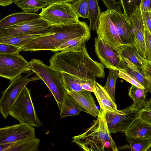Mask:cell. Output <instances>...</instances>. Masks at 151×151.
<instances>
[{"instance_id":"cell-1","label":"cell","mask_w":151,"mask_h":151,"mask_svg":"<svg viewBox=\"0 0 151 151\" xmlns=\"http://www.w3.org/2000/svg\"><path fill=\"white\" fill-rule=\"evenodd\" d=\"M49 62L50 66L56 70L81 79L105 77L104 66L90 57L85 44L76 50L56 52Z\"/></svg>"},{"instance_id":"cell-2","label":"cell","mask_w":151,"mask_h":151,"mask_svg":"<svg viewBox=\"0 0 151 151\" xmlns=\"http://www.w3.org/2000/svg\"><path fill=\"white\" fill-rule=\"evenodd\" d=\"M52 33L28 42L20 47V51L50 50L54 52L65 42L83 36H91L89 26L84 21L51 27Z\"/></svg>"},{"instance_id":"cell-3","label":"cell","mask_w":151,"mask_h":151,"mask_svg":"<svg viewBox=\"0 0 151 151\" xmlns=\"http://www.w3.org/2000/svg\"><path fill=\"white\" fill-rule=\"evenodd\" d=\"M99 113L91 126L83 133L73 137L72 142L86 151H104L106 144L113 151H118L109 131L106 117V111L100 109Z\"/></svg>"},{"instance_id":"cell-4","label":"cell","mask_w":151,"mask_h":151,"mask_svg":"<svg viewBox=\"0 0 151 151\" xmlns=\"http://www.w3.org/2000/svg\"><path fill=\"white\" fill-rule=\"evenodd\" d=\"M29 62L31 71L37 75L46 85L55 100L60 111L67 92L63 82L61 73L38 59H32Z\"/></svg>"},{"instance_id":"cell-5","label":"cell","mask_w":151,"mask_h":151,"mask_svg":"<svg viewBox=\"0 0 151 151\" xmlns=\"http://www.w3.org/2000/svg\"><path fill=\"white\" fill-rule=\"evenodd\" d=\"M9 115L19 123L33 127L43 125L37 114L32 100L31 90L25 86L10 110Z\"/></svg>"},{"instance_id":"cell-6","label":"cell","mask_w":151,"mask_h":151,"mask_svg":"<svg viewBox=\"0 0 151 151\" xmlns=\"http://www.w3.org/2000/svg\"><path fill=\"white\" fill-rule=\"evenodd\" d=\"M34 73L32 71L24 76L19 75L10 81L9 85L3 92L0 99V112L4 119L7 118L13 105L27 85L41 80L37 74L30 77Z\"/></svg>"},{"instance_id":"cell-7","label":"cell","mask_w":151,"mask_h":151,"mask_svg":"<svg viewBox=\"0 0 151 151\" xmlns=\"http://www.w3.org/2000/svg\"><path fill=\"white\" fill-rule=\"evenodd\" d=\"M40 17L52 26L66 24L78 21L79 17L70 3H56L42 9Z\"/></svg>"},{"instance_id":"cell-8","label":"cell","mask_w":151,"mask_h":151,"mask_svg":"<svg viewBox=\"0 0 151 151\" xmlns=\"http://www.w3.org/2000/svg\"><path fill=\"white\" fill-rule=\"evenodd\" d=\"M29 62L18 52L0 54V76L10 81L22 73L30 71Z\"/></svg>"},{"instance_id":"cell-9","label":"cell","mask_w":151,"mask_h":151,"mask_svg":"<svg viewBox=\"0 0 151 151\" xmlns=\"http://www.w3.org/2000/svg\"><path fill=\"white\" fill-rule=\"evenodd\" d=\"M96 53L104 65L109 69L124 70V63L116 48L99 37L95 39Z\"/></svg>"},{"instance_id":"cell-10","label":"cell","mask_w":151,"mask_h":151,"mask_svg":"<svg viewBox=\"0 0 151 151\" xmlns=\"http://www.w3.org/2000/svg\"><path fill=\"white\" fill-rule=\"evenodd\" d=\"M139 111H132L129 106L117 112L106 111V119L110 133H124L139 118Z\"/></svg>"},{"instance_id":"cell-11","label":"cell","mask_w":151,"mask_h":151,"mask_svg":"<svg viewBox=\"0 0 151 151\" xmlns=\"http://www.w3.org/2000/svg\"><path fill=\"white\" fill-rule=\"evenodd\" d=\"M52 26L41 17L21 22L0 30V38L6 39L25 33L46 29Z\"/></svg>"},{"instance_id":"cell-12","label":"cell","mask_w":151,"mask_h":151,"mask_svg":"<svg viewBox=\"0 0 151 151\" xmlns=\"http://www.w3.org/2000/svg\"><path fill=\"white\" fill-rule=\"evenodd\" d=\"M35 129L19 123L0 129V144H5L36 137Z\"/></svg>"},{"instance_id":"cell-13","label":"cell","mask_w":151,"mask_h":151,"mask_svg":"<svg viewBox=\"0 0 151 151\" xmlns=\"http://www.w3.org/2000/svg\"><path fill=\"white\" fill-rule=\"evenodd\" d=\"M96 32L98 37L105 40L115 47L122 44L112 21L109 9L101 13Z\"/></svg>"},{"instance_id":"cell-14","label":"cell","mask_w":151,"mask_h":151,"mask_svg":"<svg viewBox=\"0 0 151 151\" xmlns=\"http://www.w3.org/2000/svg\"><path fill=\"white\" fill-rule=\"evenodd\" d=\"M129 22L133 43L139 53L146 59L144 24L140 8L131 17Z\"/></svg>"},{"instance_id":"cell-15","label":"cell","mask_w":151,"mask_h":151,"mask_svg":"<svg viewBox=\"0 0 151 151\" xmlns=\"http://www.w3.org/2000/svg\"><path fill=\"white\" fill-rule=\"evenodd\" d=\"M112 21L123 44H133L131 35V26L124 15L117 12L110 10Z\"/></svg>"},{"instance_id":"cell-16","label":"cell","mask_w":151,"mask_h":151,"mask_svg":"<svg viewBox=\"0 0 151 151\" xmlns=\"http://www.w3.org/2000/svg\"><path fill=\"white\" fill-rule=\"evenodd\" d=\"M67 93L73 98L87 113L95 118L97 117L100 110L97 107L91 92L84 90L78 92L67 91Z\"/></svg>"},{"instance_id":"cell-17","label":"cell","mask_w":151,"mask_h":151,"mask_svg":"<svg viewBox=\"0 0 151 151\" xmlns=\"http://www.w3.org/2000/svg\"><path fill=\"white\" fill-rule=\"evenodd\" d=\"M40 140L36 137L12 143L0 144V151H38Z\"/></svg>"},{"instance_id":"cell-18","label":"cell","mask_w":151,"mask_h":151,"mask_svg":"<svg viewBox=\"0 0 151 151\" xmlns=\"http://www.w3.org/2000/svg\"><path fill=\"white\" fill-rule=\"evenodd\" d=\"M99 103L100 108L104 111L119 112L117 105L108 93L102 86L96 81L93 92Z\"/></svg>"},{"instance_id":"cell-19","label":"cell","mask_w":151,"mask_h":151,"mask_svg":"<svg viewBox=\"0 0 151 151\" xmlns=\"http://www.w3.org/2000/svg\"><path fill=\"white\" fill-rule=\"evenodd\" d=\"M52 33L50 27L46 29L40 31L22 34L8 38H0V43H8L21 47L28 42L35 38L49 35Z\"/></svg>"},{"instance_id":"cell-20","label":"cell","mask_w":151,"mask_h":151,"mask_svg":"<svg viewBox=\"0 0 151 151\" xmlns=\"http://www.w3.org/2000/svg\"><path fill=\"white\" fill-rule=\"evenodd\" d=\"M61 118L79 115L81 112H86L70 95L66 92L60 111Z\"/></svg>"},{"instance_id":"cell-21","label":"cell","mask_w":151,"mask_h":151,"mask_svg":"<svg viewBox=\"0 0 151 151\" xmlns=\"http://www.w3.org/2000/svg\"><path fill=\"white\" fill-rule=\"evenodd\" d=\"M116 48L121 58L128 59L141 69L144 58L139 53L134 44H122Z\"/></svg>"},{"instance_id":"cell-22","label":"cell","mask_w":151,"mask_h":151,"mask_svg":"<svg viewBox=\"0 0 151 151\" xmlns=\"http://www.w3.org/2000/svg\"><path fill=\"white\" fill-rule=\"evenodd\" d=\"M40 17L39 14L35 13L24 12L12 14L1 20L0 30L21 22Z\"/></svg>"},{"instance_id":"cell-23","label":"cell","mask_w":151,"mask_h":151,"mask_svg":"<svg viewBox=\"0 0 151 151\" xmlns=\"http://www.w3.org/2000/svg\"><path fill=\"white\" fill-rule=\"evenodd\" d=\"M124 133L126 137H130L151 138V126L138 118Z\"/></svg>"},{"instance_id":"cell-24","label":"cell","mask_w":151,"mask_h":151,"mask_svg":"<svg viewBox=\"0 0 151 151\" xmlns=\"http://www.w3.org/2000/svg\"><path fill=\"white\" fill-rule=\"evenodd\" d=\"M124 62V70L133 76L147 92H150L151 86L141 69L128 59L122 58Z\"/></svg>"},{"instance_id":"cell-25","label":"cell","mask_w":151,"mask_h":151,"mask_svg":"<svg viewBox=\"0 0 151 151\" xmlns=\"http://www.w3.org/2000/svg\"><path fill=\"white\" fill-rule=\"evenodd\" d=\"M144 89L132 85L129 90L128 95L133 100V103L130 106L133 111H138L144 106L146 102V93Z\"/></svg>"},{"instance_id":"cell-26","label":"cell","mask_w":151,"mask_h":151,"mask_svg":"<svg viewBox=\"0 0 151 151\" xmlns=\"http://www.w3.org/2000/svg\"><path fill=\"white\" fill-rule=\"evenodd\" d=\"M14 3L25 12H37L48 5L40 0H15Z\"/></svg>"},{"instance_id":"cell-27","label":"cell","mask_w":151,"mask_h":151,"mask_svg":"<svg viewBox=\"0 0 151 151\" xmlns=\"http://www.w3.org/2000/svg\"><path fill=\"white\" fill-rule=\"evenodd\" d=\"M90 10L89 27L90 30H96L101 13L97 0H87Z\"/></svg>"},{"instance_id":"cell-28","label":"cell","mask_w":151,"mask_h":151,"mask_svg":"<svg viewBox=\"0 0 151 151\" xmlns=\"http://www.w3.org/2000/svg\"><path fill=\"white\" fill-rule=\"evenodd\" d=\"M61 73L63 82L66 92H78L84 90L80 85L82 79L66 73Z\"/></svg>"},{"instance_id":"cell-29","label":"cell","mask_w":151,"mask_h":151,"mask_svg":"<svg viewBox=\"0 0 151 151\" xmlns=\"http://www.w3.org/2000/svg\"><path fill=\"white\" fill-rule=\"evenodd\" d=\"M90 36H83L70 40L58 47L54 52L75 50L81 47L90 39Z\"/></svg>"},{"instance_id":"cell-30","label":"cell","mask_w":151,"mask_h":151,"mask_svg":"<svg viewBox=\"0 0 151 151\" xmlns=\"http://www.w3.org/2000/svg\"><path fill=\"white\" fill-rule=\"evenodd\" d=\"M126 140L132 151H145L151 143V138L126 137Z\"/></svg>"},{"instance_id":"cell-31","label":"cell","mask_w":151,"mask_h":151,"mask_svg":"<svg viewBox=\"0 0 151 151\" xmlns=\"http://www.w3.org/2000/svg\"><path fill=\"white\" fill-rule=\"evenodd\" d=\"M118 0L123 10V14L129 22L131 17L140 9L142 0Z\"/></svg>"},{"instance_id":"cell-32","label":"cell","mask_w":151,"mask_h":151,"mask_svg":"<svg viewBox=\"0 0 151 151\" xmlns=\"http://www.w3.org/2000/svg\"><path fill=\"white\" fill-rule=\"evenodd\" d=\"M119 70L109 69V73L107 76L106 84L104 87L113 101L115 102V93L116 83L119 78Z\"/></svg>"},{"instance_id":"cell-33","label":"cell","mask_w":151,"mask_h":151,"mask_svg":"<svg viewBox=\"0 0 151 151\" xmlns=\"http://www.w3.org/2000/svg\"><path fill=\"white\" fill-rule=\"evenodd\" d=\"M72 7L79 17L87 18L90 17V10L87 0H75L72 2Z\"/></svg>"},{"instance_id":"cell-34","label":"cell","mask_w":151,"mask_h":151,"mask_svg":"<svg viewBox=\"0 0 151 151\" xmlns=\"http://www.w3.org/2000/svg\"><path fill=\"white\" fill-rule=\"evenodd\" d=\"M144 32L146 57L145 59L151 61V34L145 24Z\"/></svg>"},{"instance_id":"cell-35","label":"cell","mask_w":151,"mask_h":151,"mask_svg":"<svg viewBox=\"0 0 151 151\" xmlns=\"http://www.w3.org/2000/svg\"><path fill=\"white\" fill-rule=\"evenodd\" d=\"M119 78L124 80L132 85L145 89L144 88L139 84L133 76L125 70H119Z\"/></svg>"},{"instance_id":"cell-36","label":"cell","mask_w":151,"mask_h":151,"mask_svg":"<svg viewBox=\"0 0 151 151\" xmlns=\"http://www.w3.org/2000/svg\"><path fill=\"white\" fill-rule=\"evenodd\" d=\"M20 52L19 47L8 43H0V54L19 53Z\"/></svg>"},{"instance_id":"cell-37","label":"cell","mask_w":151,"mask_h":151,"mask_svg":"<svg viewBox=\"0 0 151 151\" xmlns=\"http://www.w3.org/2000/svg\"><path fill=\"white\" fill-rule=\"evenodd\" d=\"M141 69L151 86V63L143 58Z\"/></svg>"},{"instance_id":"cell-38","label":"cell","mask_w":151,"mask_h":151,"mask_svg":"<svg viewBox=\"0 0 151 151\" xmlns=\"http://www.w3.org/2000/svg\"><path fill=\"white\" fill-rule=\"evenodd\" d=\"M108 9L113 10L117 12L123 14L121 9V6L119 2L115 0H102Z\"/></svg>"},{"instance_id":"cell-39","label":"cell","mask_w":151,"mask_h":151,"mask_svg":"<svg viewBox=\"0 0 151 151\" xmlns=\"http://www.w3.org/2000/svg\"><path fill=\"white\" fill-rule=\"evenodd\" d=\"M140 119L151 126V111L142 108L139 111V117Z\"/></svg>"},{"instance_id":"cell-40","label":"cell","mask_w":151,"mask_h":151,"mask_svg":"<svg viewBox=\"0 0 151 151\" xmlns=\"http://www.w3.org/2000/svg\"><path fill=\"white\" fill-rule=\"evenodd\" d=\"M95 81L96 80L92 79H82L80 85L83 89L93 92Z\"/></svg>"},{"instance_id":"cell-41","label":"cell","mask_w":151,"mask_h":151,"mask_svg":"<svg viewBox=\"0 0 151 151\" xmlns=\"http://www.w3.org/2000/svg\"><path fill=\"white\" fill-rule=\"evenodd\" d=\"M144 24L151 34V12H142Z\"/></svg>"},{"instance_id":"cell-42","label":"cell","mask_w":151,"mask_h":151,"mask_svg":"<svg viewBox=\"0 0 151 151\" xmlns=\"http://www.w3.org/2000/svg\"><path fill=\"white\" fill-rule=\"evenodd\" d=\"M140 8L142 12H151V0H142Z\"/></svg>"},{"instance_id":"cell-43","label":"cell","mask_w":151,"mask_h":151,"mask_svg":"<svg viewBox=\"0 0 151 151\" xmlns=\"http://www.w3.org/2000/svg\"><path fill=\"white\" fill-rule=\"evenodd\" d=\"M46 3L48 5L54 4L72 2L75 0H40Z\"/></svg>"},{"instance_id":"cell-44","label":"cell","mask_w":151,"mask_h":151,"mask_svg":"<svg viewBox=\"0 0 151 151\" xmlns=\"http://www.w3.org/2000/svg\"><path fill=\"white\" fill-rule=\"evenodd\" d=\"M15 0H0V5L5 6L14 3Z\"/></svg>"},{"instance_id":"cell-45","label":"cell","mask_w":151,"mask_h":151,"mask_svg":"<svg viewBox=\"0 0 151 151\" xmlns=\"http://www.w3.org/2000/svg\"><path fill=\"white\" fill-rule=\"evenodd\" d=\"M150 92L151 93V90ZM144 108L151 111V98L149 101H146Z\"/></svg>"},{"instance_id":"cell-46","label":"cell","mask_w":151,"mask_h":151,"mask_svg":"<svg viewBox=\"0 0 151 151\" xmlns=\"http://www.w3.org/2000/svg\"><path fill=\"white\" fill-rule=\"evenodd\" d=\"M145 151H151V143Z\"/></svg>"},{"instance_id":"cell-47","label":"cell","mask_w":151,"mask_h":151,"mask_svg":"<svg viewBox=\"0 0 151 151\" xmlns=\"http://www.w3.org/2000/svg\"><path fill=\"white\" fill-rule=\"evenodd\" d=\"M149 61L151 63V61Z\"/></svg>"}]
</instances>
